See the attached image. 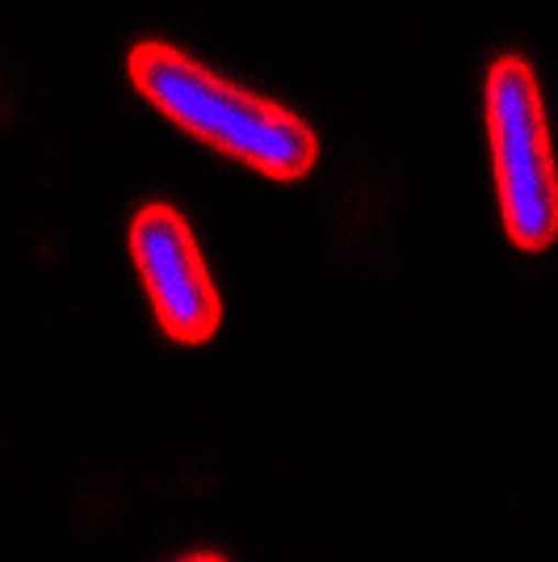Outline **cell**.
<instances>
[{"label":"cell","instance_id":"cell-1","mask_svg":"<svg viewBox=\"0 0 558 562\" xmlns=\"http://www.w3.org/2000/svg\"><path fill=\"white\" fill-rule=\"evenodd\" d=\"M131 85L140 89L168 122L214 151L235 156L274 181H299L315 168L320 139L299 114L278 101L235 89L232 80L193 64L168 43H140L126 59Z\"/></svg>","mask_w":558,"mask_h":562},{"label":"cell","instance_id":"cell-2","mask_svg":"<svg viewBox=\"0 0 558 562\" xmlns=\"http://www.w3.org/2000/svg\"><path fill=\"white\" fill-rule=\"evenodd\" d=\"M488 135L504 232L521 252L550 248L558 239V168L542 89L521 55H504L488 71Z\"/></svg>","mask_w":558,"mask_h":562},{"label":"cell","instance_id":"cell-3","mask_svg":"<svg viewBox=\"0 0 558 562\" xmlns=\"http://www.w3.org/2000/svg\"><path fill=\"white\" fill-rule=\"evenodd\" d=\"M131 257L140 265L164 336L177 345H207L223 324V299L186 218L164 202L143 206L131 223Z\"/></svg>","mask_w":558,"mask_h":562},{"label":"cell","instance_id":"cell-4","mask_svg":"<svg viewBox=\"0 0 558 562\" xmlns=\"http://www.w3.org/2000/svg\"><path fill=\"white\" fill-rule=\"evenodd\" d=\"M186 562H227V559H219V554H198V559H186Z\"/></svg>","mask_w":558,"mask_h":562}]
</instances>
